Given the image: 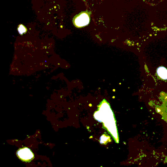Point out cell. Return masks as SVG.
<instances>
[{
  "instance_id": "cell-1",
  "label": "cell",
  "mask_w": 167,
  "mask_h": 167,
  "mask_svg": "<svg viewBox=\"0 0 167 167\" xmlns=\"http://www.w3.org/2000/svg\"><path fill=\"white\" fill-rule=\"evenodd\" d=\"M102 102L98 106V111L95 113L94 118L97 121L103 122L105 128L110 132L115 139H118L116 126L113 114L108 103L105 101Z\"/></svg>"
},
{
  "instance_id": "cell-2",
  "label": "cell",
  "mask_w": 167,
  "mask_h": 167,
  "mask_svg": "<svg viewBox=\"0 0 167 167\" xmlns=\"http://www.w3.org/2000/svg\"><path fill=\"white\" fill-rule=\"evenodd\" d=\"M18 158L25 162H30L35 158V155L28 148H21L17 152Z\"/></svg>"
},
{
  "instance_id": "cell-3",
  "label": "cell",
  "mask_w": 167,
  "mask_h": 167,
  "mask_svg": "<svg viewBox=\"0 0 167 167\" xmlns=\"http://www.w3.org/2000/svg\"><path fill=\"white\" fill-rule=\"evenodd\" d=\"M89 22V17L88 14L83 12L76 16L74 19V23L77 27H82L87 25Z\"/></svg>"
},
{
  "instance_id": "cell-4",
  "label": "cell",
  "mask_w": 167,
  "mask_h": 167,
  "mask_svg": "<svg viewBox=\"0 0 167 167\" xmlns=\"http://www.w3.org/2000/svg\"><path fill=\"white\" fill-rule=\"evenodd\" d=\"M157 74L161 79H167V69L164 67H159L157 70Z\"/></svg>"
},
{
  "instance_id": "cell-5",
  "label": "cell",
  "mask_w": 167,
  "mask_h": 167,
  "mask_svg": "<svg viewBox=\"0 0 167 167\" xmlns=\"http://www.w3.org/2000/svg\"><path fill=\"white\" fill-rule=\"evenodd\" d=\"M108 140H110L109 137L105 135H103L100 138V143L102 144H106L108 142Z\"/></svg>"
},
{
  "instance_id": "cell-6",
  "label": "cell",
  "mask_w": 167,
  "mask_h": 167,
  "mask_svg": "<svg viewBox=\"0 0 167 167\" xmlns=\"http://www.w3.org/2000/svg\"><path fill=\"white\" fill-rule=\"evenodd\" d=\"M18 31L20 34H23L26 31V29H25V27H24L23 25H20L18 28Z\"/></svg>"
}]
</instances>
